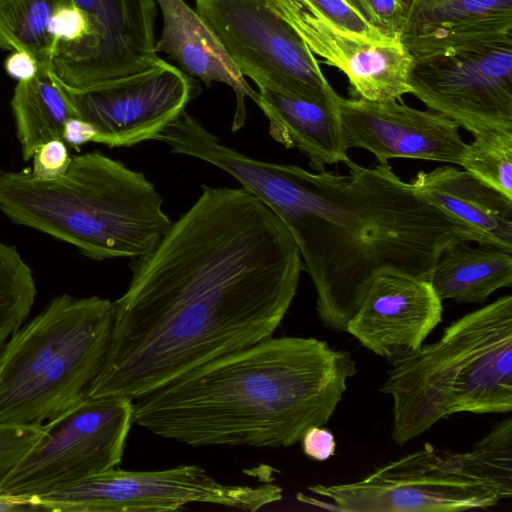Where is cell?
Returning <instances> with one entry per match:
<instances>
[{
	"instance_id": "1",
	"label": "cell",
	"mask_w": 512,
	"mask_h": 512,
	"mask_svg": "<svg viewBox=\"0 0 512 512\" xmlns=\"http://www.w3.org/2000/svg\"><path fill=\"white\" fill-rule=\"evenodd\" d=\"M112 302L104 364L89 397L131 400L273 336L303 263L283 222L241 188L203 186Z\"/></svg>"
},
{
	"instance_id": "2",
	"label": "cell",
	"mask_w": 512,
	"mask_h": 512,
	"mask_svg": "<svg viewBox=\"0 0 512 512\" xmlns=\"http://www.w3.org/2000/svg\"><path fill=\"white\" fill-rule=\"evenodd\" d=\"M189 154L230 174L283 222L315 286L318 316L333 331L346 332L376 277L430 281L443 250L462 241L449 218L388 164L367 168L349 159L347 174L313 173L251 158L206 129Z\"/></svg>"
},
{
	"instance_id": "3",
	"label": "cell",
	"mask_w": 512,
	"mask_h": 512,
	"mask_svg": "<svg viewBox=\"0 0 512 512\" xmlns=\"http://www.w3.org/2000/svg\"><path fill=\"white\" fill-rule=\"evenodd\" d=\"M356 362L313 337H270L133 401V422L190 446L288 447L324 426Z\"/></svg>"
},
{
	"instance_id": "4",
	"label": "cell",
	"mask_w": 512,
	"mask_h": 512,
	"mask_svg": "<svg viewBox=\"0 0 512 512\" xmlns=\"http://www.w3.org/2000/svg\"><path fill=\"white\" fill-rule=\"evenodd\" d=\"M162 206L142 172L100 152L72 157L52 180L37 179L29 169L0 171L3 214L93 260L151 252L173 224Z\"/></svg>"
},
{
	"instance_id": "5",
	"label": "cell",
	"mask_w": 512,
	"mask_h": 512,
	"mask_svg": "<svg viewBox=\"0 0 512 512\" xmlns=\"http://www.w3.org/2000/svg\"><path fill=\"white\" fill-rule=\"evenodd\" d=\"M390 363L381 392L393 398L398 445L455 413L510 412L512 296L464 315L438 341Z\"/></svg>"
},
{
	"instance_id": "6",
	"label": "cell",
	"mask_w": 512,
	"mask_h": 512,
	"mask_svg": "<svg viewBox=\"0 0 512 512\" xmlns=\"http://www.w3.org/2000/svg\"><path fill=\"white\" fill-rule=\"evenodd\" d=\"M112 302L53 298L0 349V424L42 425L87 398L105 361Z\"/></svg>"
},
{
	"instance_id": "7",
	"label": "cell",
	"mask_w": 512,
	"mask_h": 512,
	"mask_svg": "<svg viewBox=\"0 0 512 512\" xmlns=\"http://www.w3.org/2000/svg\"><path fill=\"white\" fill-rule=\"evenodd\" d=\"M272 483L230 485L198 465L155 471L110 469L35 495L34 510L59 512H168L206 503L254 512L282 499Z\"/></svg>"
},
{
	"instance_id": "8",
	"label": "cell",
	"mask_w": 512,
	"mask_h": 512,
	"mask_svg": "<svg viewBox=\"0 0 512 512\" xmlns=\"http://www.w3.org/2000/svg\"><path fill=\"white\" fill-rule=\"evenodd\" d=\"M344 512H456L489 508L501 500L466 453L426 444L351 483L308 487Z\"/></svg>"
},
{
	"instance_id": "9",
	"label": "cell",
	"mask_w": 512,
	"mask_h": 512,
	"mask_svg": "<svg viewBox=\"0 0 512 512\" xmlns=\"http://www.w3.org/2000/svg\"><path fill=\"white\" fill-rule=\"evenodd\" d=\"M240 73L259 89L333 104L339 96L315 55L269 0H195Z\"/></svg>"
},
{
	"instance_id": "10",
	"label": "cell",
	"mask_w": 512,
	"mask_h": 512,
	"mask_svg": "<svg viewBox=\"0 0 512 512\" xmlns=\"http://www.w3.org/2000/svg\"><path fill=\"white\" fill-rule=\"evenodd\" d=\"M133 422V400L87 398L44 423V435L0 484V495L29 498L120 464Z\"/></svg>"
},
{
	"instance_id": "11",
	"label": "cell",
	"mask_w": 512,
	"mask_h": 512,
	"mask_svg": "<svg viewBox=\"0 0 512 512\" xmlns=\"http://www.w3.org/2000/svg\"><path fill=\"white\" fill-rule=\"evenodd\" d=\"M410 94L473 136L512 131V38L413 57Z\"/></svg>"
},
{
	"instance_id": "12",
	"label": "cell",
	"mask_w": 512,
	"mask_h": 512,
	"mask_svg": "<svg viewBox=\"0 0 512 512\" xmlns=\"http://www.w3.org/2000/svg\"><path fill=\"white\" fill-rule=\"evenodd\" d=\"M59 86L77 117L94 126V142L111 148L154 140L195 95L191 77L162 58L142 72L98 87Z\"/></svg>"
},
{
	"instance_id": "13",
	"label": "cell",
	"mask_w": 512,
	"mask_h": 512,
	"mask_svg": "<svg viewBox=\"0 0 512 512\" xmlns=\"http://www.w3.org/2000/svg\"><path fill=\"white\" fill-rule=\"evenodd\" d=\"M88 24L79 49L50 76L69 90L98 87L150 68L155 50V0H72Z\"/></svg>"
},
{
	"instance_id": "14",
	"label": "cell",
	"mask_w": 512,
	"mask_h": 512,
	"mask_svg": "<svg viewBox=\"0 0 512 512\" xmlns=\"http://www.w3.org/2000/svg\"><path fill=\"white\" fill-rule=\"evenodd\" d=\"M314 55L339 69L353 95L371 101L410 94L413 56L398 36H370L329 21L305 0H269Z\"/></svg>"
},
{
	"instance_id": "15",
	"label": "cell",
	"mask_w": 512,
	"mask_h": 512,
	"mask_svg": "<svg viewBox=\"0 0 512 512\" xmlns=\"http://www.w3.org/2000/svg\"><path fill=\"white\" fill-rule=\"evenodd\" d=\"M336 109L346 150L371 152L380 164L409 158L460 165L467 144L456 123L433 110L397 100L337 97Z\"/></svg>"
},
{
	"instance_id": "16",
	"label": "cell",
	"mask_w": 512,
	"mask_h": 512,
	"mask_svg": "<svg viewBox=\"0 0 512 512\" xmlns=\"http://www.w3.org/2000/svg\"><path fill=\"white\" fill-rule=\"evenodd\" d=\"M442 312L430 281L384 273L372 281L346 332L391 362L417 351L441 322Z\"/></svg>"
},
{
	"instance_id": "17",
	"label": "cell",
	"mask_w": 512,
	"mask_h": 512,
	"mask_svg": "<svg viewBox=\"0 0 512 512\" xmlns=\"http://www.w3.org/2000/svg\"><path fill=\"white\" fill-rule=\"evenodd\" d=\"M410 183L449 218L462 241L512 252L511 198L451 165L420 171Z\"/></svg>"
},
{
	"instance_id": "18",
	"label": "cell",
	"mask_w": 512,
	"mask_h": 512,
	"mask_svg": "<svg viewBox=\"0 0 512 512\" xmlns=\"http://www.w3.org/2000/svg\"><path fill=\"white\" fill-rule=\"evenodd\" d=\"M400 38L413 57L512 38V0H409Z\"/></svg>"
},
{
	"instance_id": "19",
	"label": "cell",
	"mask_w": 512,
	"mask_h": 512,
	"mask_svg": "<svg viewBox=\"0 0 512 512\" xmlns=\"http://www.w3.org/2000/svg\"><path fill=\"white\" fill-rule=\"evenodd\" d=\"M159 7L163 28L155 43L157 53H165L190 77L206 85L220 82L232 88L236 109L232 131L239 130L246 120L245 98L256 91L246 82L219 39L199 15L184 0H155Z\"/></svg>"
},
{
	"instance_id": "20",
	"label": "cell",
	"mask_w": 512,
	"mask_h": 512,
	"mask_svg": "<svg viewBox=\"0 0 512 512\" xmlns=\"http://www.w3.org/2000/svg\"><path fill=\"white\" fill-rule=\"evenodd\" d=\"M252 100L267 117L271 137L286 148L299 149L317 172L349 160L336 102L309 101L265 88Z\"/></svg>"
},
{
	"instance_id": "21",
	"label": "cell",
	"mask_w": 512,
	"mask_h": 512,
	"mask_svg": "<svg viewBox=\"0 0 512 512\" xmlns=\"http://www.w3.org/2000/svg\"><path fill=\"white\" fill-rule=\"evenodd\" d=\"M467 243L446 247L433 269L430 283L442 301L483 303L498 289L512 285V252Z\"/></svg>"
},
{
	"instance_id": "22",
	"label": "cell",
	"mask_w": 512,
	"mask_h": 512,
	"mask_svg": "<svg viewBox=\"0 0 512 512\" xmlns=\"http://www.w3.org/2000/svg\"><path fill=\"white\" fill-rule=\"evenodd\" d=\"M23 160L32 159L46 142L62 140L64 125L77 117L61 87L49 73L18 81L11 99Z\"/></svg>"
},
{
	"instance_id": "23",
	"label": "cell",
	"mask_w": 512,
	"mask_h": 512,
	"mask_svg": "<svg viewBox=\"0 0 512 512\" xmlns=\"http://www.w3.org/2000/svg\"><path fill=\"white\" fill-rule=\"evenodd\" d=\"M72 0H0V50L24 51L39 73H49L55 48L54 18Z\"/></svg>"
},
{
	"instance_id": "24",
	"label": "cell",
	"mask_w": 512,
	"mask_h": 512,
	"mask_svg": "<svg viewBox=\"0 0 512 512\" xmlns=\"http://www.w3.org/2000/svg\"><path fill=\"white\" fill-rule=\"evenodd\" d=\"M35 296L31 268L15 246L0 241V349L23 325Z\"/></svg>"
},
{
	"instance_id": "25",
	"label": "cell",
	"mask_w": 512,
	"mask_h": 512,
	"mask_svg": "<svg viewBox=\"0 0 512 512\" xmlns=\"http://www.w3.org/2000/svg\"><path fill=\"white\" fill-rule=\"evenodd\" d=\"M460 166L512 199V131L493 130L474 136Z\"/></svg>"
},
{
	"instance_id": "26",
	"label": "cell",
	"mask_w": 512,
	"mask_h": 512,
	"mask_svg": "<svg viewBox=\"0 0 512 512\" xmlns=\"http://www.w3.org/2000/svg\"><path fill=\"white\" fill-rule=\"evenodd\" d=\"M501 500L512 496V418L498 422L467 452Z\"/></svg>"
},
{
	"instance_id": "27",
	"label": "cell",
	"mask_w": 512,
	"mask_h": 512,
	"mask_svg": "<svg viewBox=\"0 0 512 512\" xmlns=\"http://www.w3.org/2000/svg\"><path fill=\"white\" fill-rule=\"evenodd\" d=\"M44 433V424H0V484Z\"/></svg>"
},
{
	"instance_id": "28",
	"label": "cell",
	"mask_w": 512,
	"mask_h": 512,
	"mask_svg": "<svg viewBox=\"0 0 512 512\" xmlns=\"http://www.w3.org/2000/svg\"><path fill=\"white\" fill-rule=\"evenodd\" d=\"M376 28L400 37L407 10L405 0H348Z\"/></svg>"
},
{
	"instance_id": "29",
	"label": "cell",
	"mask_w": 512,
	"mask_h": 512,
	"mask_svg": "<svg viewBox=\"0 0 512 512\" xmlns=\"http://www.w3.org/2000/svg\"><path fill=\"white\" fill-rule=\"evenodd\" d=\"M72 157L61 139L51 140L34 153L31 174L40 180H52L62 176L68 169Z\"/></svg>"
},
{
	"instance_id": "30",
	"label": "cell",
	"mask_w": 512,
	"mask_h": 512,
	"mask_svg": "<svg viewBox=\"0 0 512 512\" xmlns=\"http://www.w3.org/2000/svg\"><path fill=\"white\" fill-rule=\"evenodd\" d=\"M300 442L304 454L317 461L327 460L334 455L336 450L334 435L322 426L309 428Z\"/></svg>"
},
{
	"instance_id": "31",
	"label": "cell",
	"mask_w": 512,
	"mask_h": 512,
	"mask_svg": "<svg viewBox=\"0 0 512 512\" xmlns=\"http://www.w3.org/2000/svg\"><path fill=\"white\" fill-rule=\"evenodd\" d=\"M4 67L7 74L18 81L32 79L39 73L34 57L24 51H12L5 59Z\"/></svg>"
},
{
	"instance_id": "32",
	"label": "cell",
	"mask_w": 512,
	"mask_h": 512,
	"mask_svg": "<svg viewBox=\"0 0 512 512\" xmlns=\"http://www.w3.org/2000/svg\"><path fill=\"white\" fill-rule=\"evenodd\" d=\"M96 130L92 124L78 117L70 118L64 125L62 140L68 146L78 148L87 143L94 142Z\"/></svg>"
}]
</instances>
